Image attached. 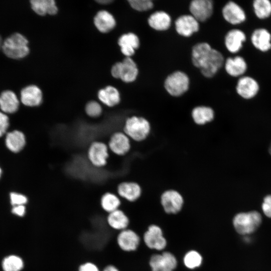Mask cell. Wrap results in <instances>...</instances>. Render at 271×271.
Instances as JSON below:
<instances>
[{"mask_svg":"<svg viewBox=\"0 0 271 271\" xmlns=\"http://www.w3.org/2000/svg\"><path fill=\"white\" fill-rule=\"evenodd\" d=\"M175 29L181 36L189 37L198 31L199 24L191 15H183L175 21Z\"/></svg>","mask_w":271,"mask_h":271,"instance_id":"obj_12","label":"cell"},{"mask_svg":"<svg viewBox=\"0 0 271 271\" xmlns=\"http://www.w3.org/2000/svg\"><path fill=\"white\" fill-rule=\"evenodd\" d=\"M152 271H174L177 266L175 256L170 252L153 255L150 259Z\"/></svg>","mask_w":271,"mask_h":271,"instance_id":"obj_6","label":"cell"},{"mask_svg":"<svg viewBox=\"0 0 271 271\" xmlns=\"http://www.w3.org/2000/svg\"><path fill=\"white\" fill-rule=\"evenodd\" d=\"M117 191L120 197L129 202L138 200L142 193L141 186L135 182H121L118 185Z\"/></svg>","mask_w":271,"mask_h":271,"instance_id":"obj_17","label":"cell"},{"mask_svg":"<svg viewBox=\"0 0 271 271\" xmlns=\"http://www.w3.org/2000/svg\"><path fill=\"white\" fill-rule=\"evenodd\" d=\"M78 271H100V270L94 263L91 261H87L81 264L79 266Z\"/></svg>","mask_w":271,"mask_h":271,"instance_id":"obj_41","label":"cell"},{"mask_svg":"<svg viewBox=\"0 0 271 271\" xmlns=\"http://www.w3.org/2000/svg\"><path fill=\"white\" fill-rule=\"evenodd\" d=\"M121 204L119 198L111 192L104 193L100 199V206L106 212L109 213L119 209Z\"/></svg>","mask_w":271,"mask_h":271,"instance_id":"obj_32","label":"cell"},{"mask_svg":"<svg viewBox=\"0 0 271 271\" xmlns=\"http://www.w3.org/2000/svg\"><path fill=\"white\" fill-rule=\"evenodd\" d=\"M251 41L253 46L261 52H266L271 49V35L265 29L254 30L251 36Z\"/></svg>","mask_w":271,"mask_h":271,"instance_id":"obj_22","label":"cell"},{"mask_svg":"<svg viewBox=\"0 0 271 271\" xmlns=\"http://www.w3.org/2000/svg\"><path fill=\"white\" fill-rule=\"evenodd\" d=\"M144 241L149 248L159 251L163 250L167 244L161 228L155 224L149 226L144 233Z\"/></svg>","mask_w":271,"mask_h":271,"instance_id":"obj_8","label":"cell"},{"mask_svg":"<svg viewBox=\"0 0 271 271\" xmlns=\"http://www.w3.org/2000/svg\"><path fill=\"white\" fill-rule=\"evenodd\" d=\"M109 157L108 147L100 141L92 142L87 151V157L91 164L96 167L104 166Z\"/></svg>","mask_w":271,"mask_h":271,"instance_id":"obj_7","label":"cell"},{"mask_svg":"<svg viewBox=\"0 0 271 271\" xmlns=\"http://www.w3.org/2000/svg\"><path fill=\"white\" fill-rule=\"evenodd\" d=\"M151 129V123L147 118L133 115L125 120L123 131L130 140L139 142L149 136Z\"/></svg>","mask_w":271,"mask_h":271,"instance_id":"obj_1","label":"cell"},{"mask_svg":"<svg viewBox=\"0 0 271 271\" xmlns=\"http://www.w3.org/2000/svg\"><path fill=\"white\" fill-rule=\"evenodd\" d=\"M222 14L224 20L232 25L242 23L246 20V15L242 8L233 2H229L223 7Z\"/></svg>","mask_w":271,"mask_h":271,"instance_id":"obj_14","label":"cell"},{"mask_svg":"<svg viewBox=\"0 0 271 271\" xmlns=\"http://www.w3.org/2000/svg\"><path fill=\"white\" fill-rule=\"evenodd\" d=\"M22 102L28 106H37L40 105L43 100V94L41 89L37 86L32 85L22 89L21 92Z\"/></svg>","mask_w":271,"mask_h":271,"instance_id":"obj_19","label":"cell"},{"mask_svg":"<svg viewBox=\"0 0 271 271\" xmlns=\"http://www.w3.org/2000/svg\"><path fill=\"white\" fill-rule=\"evenodd\" d=\"M261 222V216L255 211L236 214L233 220V226L240 234L246 235L253 232Z\"/></svg>","mask_w":271,"mask_h":271,"instance_id":"obj_3","label":"cell"},{"mask_svg":"<svg viewBox=\"0 0 271 271\" xmlns=\"http://www.w3.org/2000/svg\"><path fill=\"white\" fill-rule=\"evenodd\" d=\"M148 23L149 26L155 30L164 31L170 27L171 18L164 11H156L149 16Z\"/></svg>","mask_w":271,"mask_h":271,"instance_id":"obj_21","label":"cell"},{"mask_svg":"<svg viewBox=\"0 0 271 271\" xmlns=\"http://www.w3.org/2000/svg\"><path fill=\"white\" fill-rule=\"evenodd\" d=\"M189 11L198 22H204L208 20L213 13V3L210 0H193L191 2Z\"/></svg>","mask_w":271,"mask_h":271,"instance_id":"obj_9","label":"cell"},{"mask_svg":"<svg viewBox=\"0 0 271 271\" xmlns=\"http://www.w3.org/2000/svg\"><path fill=\"white\" fill-rule=\"evenodd\" d=\"M140 241L138 234L133 230L127 228L120 231L116 237L118 247L126 252L136 250L140 245Z\"/></svg>","mask_w":271,"mask_h":271,"instance_id":"obj_13","label":"cell"},{"mask_svg":"<svg viewBox=\"0 0 271 271\" xmlns=\"http://www.w3.org/2000/svg\"><path fill=\"white\" fill-rule=\"evenodd\" d=\"M191 116L195 123L203 125L214 119L215 113L211 107L199 105L193 108L191 111Z\"/></svg>","mask_w":271,"mask_h":271,"instance_id":"obj_25","label":"cell"},{"mask_svg":"<svg viewBox=\"0 0 271 271\" xmlns=\"http://www.w3.org/2000/svg\"><path fill=\"white\" fill-rule=\"evenodd\" d=\"M102 271H119L118 268L112 264L106 265Z\"/></svg>","mask_w":271,"mask_h":271,"instance_id":"obj_44","label":"cell"},{"mask_svg":"<svg viewBox=\"0 0 271 271\" xmlns=\"http://www.w3.org/2000/svg\"><path fill=\"white\" fill-rule=\"evenodd\" d=\"M19 105V100L14 92L6 90L0 95V107L4 112L10 113L15 112Z\"/></svg>","mask_w":271,"mask_h":271,"instance_id":"obj_30","label":"cell"},{"mask_svg":"<svg viewBox=\"0 0 271 271\" xmlns=\"http://www.w3.org/2000/svg\"><path fill=\"white\" fill-rule=\"evenodd\" d=\"M85 110L88 116L93 118L99 116L102 111L101 105L95 101L88 102L85 106Z\"/></svg>","mask_w":271,"mask_h":271,"instance_id":"obj_37","label":"cell"},{"mask_svg":"<svg viewBox=\"0 0 271 271\" xmlns=\"http://www.w3.org/2000/svg\"><path fill=\"white\" fill-rule=\"evenodd\" d=\"M212 49L210 44L206 42H201L195 45L191 52V60L193 65L200 69Z\"/></svg>","mask_w":271,"mask_h":271,"instance_id":"obj_20","label":"cell"},{"mask_svg":"<svg viewBox=\"0 0 271 271\" xmlns=\"http://www.w3.org/2000/svg\"><path fill=\"white\" fill-rule=\"evenodd\" d=\"M259 88V85L254 79L249 76H242L237 81L236 90L241 97L248 99L257 94Z\"/></svg>","mask_w":271,"mask_h":271,"instance_id":"obj_15","label":"cell"},{"mask_svg":"<svg viewBox=\"0 0 271 271\" xmlns=\"http://www.w3.org/2000/svg\"><path fill=\"white\" fill-rule=\"evenodd\" d=\"M119 79L125 83L134 81L139 74L136 63L131 57H125L121 62Z\"/></svg>","mask_w":271,"mask_h":271,"instance_id":"obj_24","label":"cell"},{"mask_svg":"<svg viewBox=\"0 0 271 271\" xmlns=\"http://www.w3.org/2000/svg\"><path fill=\"white\" fill-rule=\"evenodd\" d=\"M30 3L33 10L40 16L54 15L58 12V8L54 0H32Z\"/></svg>","mask_w":271,"mask_h":271,"instance_id":"obj_31","label":"cell"},{"mask_svg":"<svg viewBox=\"0 0 271 271\" xmlns=\"http://www.w3.org/2000/svg\"><path fill=\"white\" fill-rule=\"evenodd\" d=\"M2 46H3V43H2V38L0 36V49L1 48H2Z\"/></svg>","mask_w":271,"mask_h":271,"instance_id":"obj_46","label":"cell"},{"mask_svg":"<svg viewBox=\"0 0 271 271\" xmlns=\"http://www.w3.org/2000/svg\"><path fill=\"white\" fill-rule=\"evenodd\" d=\"M96 28L101 33H107L115 26L116 21L113 16L106 11H99L94 18Z\"/></svg>","mask_w":271,"mask_h":271,"instance_id":"obj_27","label":"cell"},{"mask_svg":"<svg viewBox=\"0 0 271 271\" xmlns=\"http://www.w3.org/2000/svg\"><path fill=\"white\" fill-rule=\"evenodd\" d=\"M108 147L115 155L123 156L131 148L130 139L123 131L115 132L110 138Z\"/></svg>","mask_w":271,"mask_h":271,"instance_id":"obj_11","label":"cell"},{"mask_svg":"<svg viewBox=\"0 0 271 271\" xmlns=\"http://www.w3.org/2000/svg\"><path fill=\"white\" fill-rule=\"evenodd\" d=\"M9 125V119L7 115L0 112V137L6 132Z\"/></svg>","mask_w":271,"mask_h":271,"instance_id":"obj_39","label":"cell"},{"mask_svg":"<svg viewBox=\"0 0 271 271\" xmlns=\"http://www.w3.org/2000/svg\"><path fill=\"white\" fill-rule=\"evenodd\" d=\"M190 80L184 72L176 71L169 74L164 81V87L171 96L178 97L184 94L189 89Z\"/></svg>","mask_w":271,"mask_h":271,"instance_id":"obj_4","label":"cell"},{"mask_svg":"<svg viewBox=\"0 0 271 271\" xmlns=\"http://www.w3.org/2000/svg\"><path fill=\"white\" fill-rule=\"evenodd\" d=\"M121 62H118L115 63L112 66L111 69V73L113 77L117 79H119L121 71Z\"/></svg>","mask_w":271,"mask_h":271,"instance_id":"obj_42","label":"cell"},{"mask_svg":"<svg viewBox=\"0 0 271 271\" xmlns=\"http://www.w3.org/2000/svg\"><path fill=\"white\" fill-rule=\"evenodd\" d=\"M1 174H2V170H1V169L0 168V177L1 176Z\"/></svg>","mask_w":271,"mask_h":271,"instance_id":"obj_48","label":"cell"},{"mask_svg":"<svg viewBox=\"0 0 271 271\" xmlns=\"http://www.w3.org/2000/svg\"><path fill=\"white\" fill-rule=\"evenodd\" d=\"M98 3L100 4H103V5H107V4H108L109 3H110L112 1H110V0H101V1H97Z\"/></svg>","mask_w":271,"mask_h":271,"instance_id":"obj_45","label":"cell"},{"mask_svg":"<svg viewBox=\"0 0 271 271\" xmlns=\"http://www.w3.org/2000/svg\"><path fill=\"white\" fill-rule=\"evenodd\" d=\"M3 268L4 271H20L24 266L22 259L16 255H10L3 261Z\"/></svg>","mask_w":271,"mask_h":271,"instance_id":"obj_35","label":"cell"},{"mask_svg":"<svg viewBox=\"0 0 271 271\" xmlns=\"http://www.w3.org/2000/svg\"><path fill=\"white\" fill-rule=\"evenodd\" d=\"M106 222L111 228L120 231L127 229L129 220L126 214L118 209L108 213Z\"/></svg>","mask_w":271,"mask_h":271,"instance_id":"obj_26","label":"cell"},{"mask_svg":"<svg viewBox=\"0 0 271 271\" xmlns=\"http://www.w3.org/2000/svg\"><path fill=\"white\" fill-rule=\"evenodd\" d=\"M160 201L165 212L170 214L179 213L184 203L182 194L175 189H168L164 191L161 195Z\"/></svg>","mask_w":271,"mask_h":271,"instance_id":"obj_5","label":"cell"},{"mask_svg":"<svg viewBox=\"0 0 271 271\" xmlns=\"http://www.w3.org/2000/svg\"><path fill=\"white\" fill-rule=\"evenodd\" d=\"M6 145L11 151L18 153L23 149L26 145L25 136L19 130L10 132L6 136Z\"/></svg>","mask_w":271,"mask_h":271,"instance_id":"obj_29","label":"cell"},{"mask_svg":"<svg viewBox=\"0 0 271 271\" xmlns=\"http://www.w3.org/2000/svg\"><path fill=\"white\" fill-rule=\"evenodd\" d=\"M245 40L246 36L243 31L238 29H233L226 34L224 44L229 52L236 53L242 48L243 43Z\"/></svg>","mask_w":271,"mask_h":271,"instance_id":"obj_18","label":"cell"},{"mask_svg":"<svg viewBox=\"0 0 271 271\" xmlns=\"http://www.w3.org/2000/svg\"><path fill=\"white\" fill-rule=\"evenodd\" d=\"M98 97L103 104L108 107L114 106L120 101L118 90L112 86H107L100 89L98 92Z\"/></svg>","mask_w":271,"mask_h":271,"instance_id":"obj_28","label":"cell"},{"mask_svg":"<svg viewBox=\"0 0 271 271\" xmlns=\"http://www.w3.org/2000/svg\"><path fill=\"white\" fill-rule=\"evenodd\" d=\"M262 209L265 216L271 218V195L264 197L262 204Z\"/></svg>","mask_w":271,"mask_h":271,"instance_id":"obj_40","label":"cell"},{"mask_svg":"<svg viewBox=\"0 0 271 271\" xmlns=\"http://www.w3.org/2000/svg\"><path fill=\"white\" fill-rule=\"evenodd\" d=\"M203 257L201 254L195 250H191L186 253L183 257L184 265L190 269H195L200 266L202 263Z\"/></svg>","mask_w":271,"mask_h":271,"instance_id":"obj_34","label":"cell"},{"mask_svg":"<svg viewBox=\"0 0 271 271\" xmlns=\"http://www.w3.org/2000/svg\"><path fill=\"white\" fill-rule=\"evenodd\" d=\"M10 198L11 204L13 206L24 205L28 202V199L26 196L15 192L11 193Z\"/></svg>","mask_w":271,"mask_h":271,"instance_id":"obj_38","label":"cell"},{"mask_svg":"<svg viewBox=\"0 0 271 271\" xmlns=\"http://www.w3.org/2000/svg\"><path fill=\"white\" fill-rule=\"evenodd\" d=\"M12 211L13 213L22 217L26 213V207L23 205L13 206Z\"/></svg>","mask_w":271,"mask_h":271,"instance_id":"obj_43","label":"cell"},{"mask_svg":"<svg viewBox=\"0 0 271 271\" xmlns=\"http://www.w3.org/2000/svg\"><path fill=\"white\" fill-rule=\"evenodd\" d=\"M224 64L226 72L232 77L242 76L247 68L246 61L239 56L227 58Z\"/></svg>","mask_w":271,"mask_h":271,"instance_id":"obj_23","label":"cell"},{"mask_svg":"<svg viewBox=\"0 0 271 271\" xmlns=\"http://www.w3.org/2000/svg\"><path fill=\"white\" fill-rule=\"evenodd\" d=\"M253 9L256 16L260 19H265L271 15V2L268 0H255Z\"/></svg>","mask_w":271,"mask_h":271,"instance_id":"obj_33","label":"cell"},{"mask_svg":"<svg viewBox=\"0 0 271 271\" xmlns=\"http://www.w3.org/2000/svg\"><path fill=\"white\" fill-rule=\"evenodd\" d=\"M128 2L133 10L139 12L148 11L154 7V3L151 0H129Z\"/></svg>","mask_w":271,"mask_h":271,"instance_id":"obj_36","label":"cell"},{"mask_svg":"<svg viewBox=\"0 0 271 271\" xmlns=\"http://www.w3.org/2000/svg\"><path fill=\"white\" fill-rule=\"evenodd\" d=\"M269 153L271 155V144L269 148Z\"/></svg>","mask_w":271,"mask_h":271,"instance_id":"obj_47","label":"cell"},{"mask_svg":"<svg viewBox=\"0 0 271 271\" xmlns=\"http://www.w3.org/2000/svg\"><path fill=\"white\" fill-rule=\"evenodd\" d=\"M28 41L22 34L15 33L8 37L3 42L2 49L9 57L19 59L26 56L29 53Z\"/></svg>","mask_w":271,"mask_h":271,"instance_id":"obj_2","label":"cell"},{"mask_svg":"<svg viewBox=\"0 0 271 271\" xmlns=\"http://www.w3.org/2000/svg\"><path fill=\"white\" fill-rule=\"evenodd\" d=\"M118 44L121 53L126 57H131L139 48L140 42L136 34L129 32L122 35L118 39Z\"/></svg>","mask_w":271,"mask_h":271,"instance_id":"obj_16","label":"cell"},{"mask_svg":"<svg viewBox=\"0 0 271 271\" xmlns=\"http://www.w3.org/2000/svg\"><path fill=\"white\" fill-rule=\"evenodd\" d=\"M224 64L223 55L212 48L209 56L200 69L201 74L206 78L213 77Z\"/></svg>","mask_w":271,"mask_h":271,"instance_id":"obj_10","label":"cell"}]
</instances>
